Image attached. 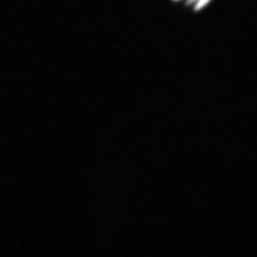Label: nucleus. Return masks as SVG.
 <instances>
[{
    "mask_svg": "<svg viewBox=\"0 0 257 257\" xmlns=\"http://www.w3.org/2000/svg\"><path fill=\"white\" fill-rule=\"evenodd\" d=\"M209 0H199V3L197 5V10L201 9L204 5L207 4L209 3Z\"/></svg>",
    "mask_w": 257,
    "mask_h": 257,
    "instance_id": "obj_1",
    "label": "nucleus"
}]
</instances>
